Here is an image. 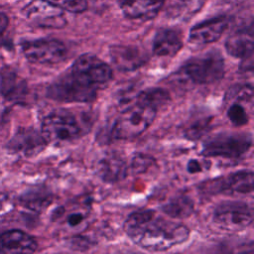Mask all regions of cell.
<instances>
[{
  "label": "cell",
  "instance_id": "ac0fdd59",
  "mask_svg": "<svg viewBox=\"0 0 254 254\" xmlns=\"http://www.w3.org/2000/svg\"><path fill=\"white\" fill-rule=\"evenodd\" d=\"M28 90L25 79L13 70H4L0 75V93L2 97L11 102H22Z\"/></svg>",
  "mask_w": 254,
  "mask_h": 254
},
{
  "label": "cell",
  "instance_id": "30bf717a",
  "mask_svg": "<svg viewBox=\"0 0 254 254\" xmlns=\"http://www.w3.org/2000/svg\"><path fill=\"white\" fill-rule=\"evenodd\" d=\"M47 144L41 132L32 127H20L8 141L6 148L14 154L33 157L42 152Z\"/></svg>",
  "mask_w": 254,
  "mask_h": 254
},
{
  "label": "cell",
  "instance_id": "7c38bea8",
  "mask_svg": "<svg viewBox=\"0 0 254 254\" xmlns=\"http://www.w3.org/2000/svg\"><path fill=\"white\" fill-rule=\"evenodd\" d=\"M110 58L116 68L122 71H132L148 61L147 54L135 46H113L110 48Z\"/></svg>",
  "mask_w": 254,
  "mask_h": 254
},
{
  "label": "cell",
  "instance_id": "5b68a950",
  "mask_svg": "<svg viewBox=\"0 0 254 254\" xmlns=\"http://www.w3.org/2000/svg\"><path fill=\"white\" fill-rule=\"evenodd\" d=\"M252 147V138L247 134L222 133L209 138L202 147L201 155L206 158L238 159Z\"/></svg>",
  "mask_w": 254,
  "mask_h": 254
},
{
  "label": "cell",
  "instance_id": "3957f363",
  "mask_svg": "<svg viewBox=\"0 0 254 254\" xmlns=\"http://www.w3.org/2000/svg\"><path fill=\"white\" fill-rule=\"evenodd\" d=\"M157 110L138 102L127 105L111 125V140H129L138 137L153 123Z\"/></svg>",
  "mask_w": 254,
  "mask_h": 254
},
{
  "label": "cell",
  "instance_id": "5bb4252c",
  "mask_svg": "<svg viewBox=\"0 0 254 254\" xmlns=\"http://www.w3.org/2000/svg\"><path fill=\"white\" fill-rule=\"evenodd\" d=\"M214 192L225 194H248L253 191V173L243 170L230 174L214 183Z\"/></svg>",
  "mask_w": 254,
  "mask_h": 254
},
{
  "label": "cell",
  "instance_id": "277c9868",
  "mask_svg": "<svg viewBox=\"0 0 254 254\" xmlns=\"http://www.w3.org/2000/svg\"><path fill=\"white\" fill-rule=\"evenodd\" d=\"M225 65L222 56L211 51L188 61L177 72L181 78L192 84H209L224 76Z\"/></svg>",
  "mask_w": 254,
  "mask_h": 254
},
{
  "label": "cell",
  "instance_id": "f1b7e54d",
  "mask_svg": "<svg viewBox=\"0 0 254 254\" xmlns=\"http://www.w3.org/2000/svg\"><path fill=\"white\" fill-rule=\"evenodd\" d=\"M8 25H9L8 17L6 16V14L0 12V36L6 31Z\"/></svg>",
  "mask_w": 254,
  "mask_h": 254
},
{
  "label": "cell",
  "instance_id": "484cf974",
  "mask_svg": "<svg viewBox=\"0 0 254 254\" xmlns=\"http://www.w3.org/2000/svg\"><path fill=\"white\" fill-rule=\"evenodd\" d=\"M210 118L208 117H199L195 121L190 123L185 129V135L189 139H197L206 133L209 128Z\"/></svg>",
  "mask_w": 254,
  "mask_h": 254
},
{
  "label": "cell",
  "instance_id": "2e32d148",
  "mask_svg": "<svg viewBox=\"0 0 254 254\" xmlns=\"http://www.w3.org/2000/svg\"><path fill=\"white\" fill-rule=\"evenodd\" d=\"M253 30L252 26L239 29L231 34L225 42V50L228 55L242 61L253 57Z\"/></svg>",
  "mask_w": 254,
  "mask_h": 254
},
{
  "label": "cell",
  "instance_id": "4316f807",
  "mask_svg": "<svg viewBox=\"0 0 254 254\" xmlns=\"http://www.w3.org/2000/svg\"><path fill=\"white\" fill-rule=\"evenodd\" d=\"M62 10L78 14L87 9V0H47Z\"/></svg>",
  "mask_w": 254,
  "mask_h": 254
},
{
  "label": "cell",
  "instance_id": "4fadbf2b",
  "mask_svg": "<svg viewBox=\"0 0 254 254\" xmlns=\"http://www.w3.org/2000/svg\"><path fill=\"white\" fill-rule=\"evenodd\" d=\"M95 171L102 181L117 183L127 176L128 164L120 153L109 152L97 162Z\"/></svg>",
  "mask_w": 254,
  "mask_h": 254
},
{
  "label": "cell",
  "instance_id": "9a60e30c",
  "mask_svg": "<svg viewBox=\"0 0 254 254\" xmlns=\"http://www.w3.org/2000/svg\"><path fill=\"white\" fill-rule=\"evenodd\" d=\"M167 0H118L119 6L129 19L150 20L157 16Z\"/></svg>",
  "mask_w": 254,
  "mask_h": 254
},
{
  "label": "cell",
  "instance_id": "603a6c76",
  "mask_svg": "<svg viewBox=\"0 0 254 254\" xmlns=\"http://www.w3.org/2000/svg\"><path fill=\"white\" fill-rule=\"evenodd\" d=\"M64 214V223L70 231H81L87 226V218L89 210L87 206H73L69 211L64 210L59 213Z\"/></svg>",
  "mask_w": 254,
  "mask_h": 254
},
{
  "label": "cell",
  "instance_id": "8992f818",
  "mask_svg": "<svg viewBox=\"0 0 254 254\" xmlns=\"http://www.w3.org/2000/svg\"><path fill=\"white\" fill-rule=\"evenodd\" d=\"M80 131L76 118L64 110L54 111L42 121L41 133L47 143L71 142L79 137Z\"/></svg>",
  "mask_w": 254,
  "mask_h": 254
},
{
  "label": "cell",
  "instance_id": "ffe728a7",
  "mask_svg": "<svg viewBox=\"0 0 254 254\" xmlns=\"http://www.w3.org/2000/svg\"><path fill=\"white\" fill-rule=\"evenodd\" d=\"M194 209V204L192 199L186 195L180 194L171 198L162 206L163 212L172 218L182 219L189 217Z\"/></svg>",
  "mask_w": 254,
  "mask_h": 254
},
{
  "label": "cell",
  "instance_id": "83f0119b",
  "mask_svg": "<svg viewBox=\"0 0 254 254\" xmlns=\"http://www.w3.org/2000/svg\"><path fill=\"white\" fill-rule=\"evenodd\" d=\"M188 172L190 174H195L202 171V165L197 160H190L188 164Z\"/></svg>",
  "mask_w": 254,
  "mask_h": 254
},
{
  "label": "cell",
  "instance_id": "d4e9b609",
  "mask_svg": "<svg viewBox=\"0 0 254 254\" xmlns=\"http://www.w3.org/2000/svg\"><path fill=\"white\" fill-rule=\"evenodd\" d=\"M156 161L149 155L143 153H136L130 162V170L134 174H144L155 166Z\"/></svg>",
  "mask_w": 254,
  "mask_h": 254
},
{
  "label": "cell",
  "instance_id": "e0dca14e",
  "mask_svg": "<svg viewBox=\"0 0 254 254\" xmlns=\"http://www.w3.org/2000/svg\"><path fill=\"white\" fill-rule=\"evenodd\" d=\"M182 48V36L174 29H160L154 37L153 53L158 57H174Z\"/></svg>",
  "mask_w": 254,
  "mask_h": 254
},
{
  "label": "cell",
  "instance_id": "cb8c5ba5",
  "mask_svg": "<svg viewBox=\"0 0 254 254\" xmlns=\"http://www.w3.org/2000/svg\"><path fill=\"white\" fill-rule=\"evenodd\" d=\"M52 201V195L44 189H36L25 192L21 196V202L32 210H41Z\"/></svg>",
  "mask_w": 254,
  "mask_h": 254
},
{
  "label": "cell",
  "instance_id": "9c48e42d",
  "mask_svg": "<svg viewBox=\"0 0 254 254\" xmlns=\"http://www.w3.org/2000/svg\"><path fill=\"white\" fill-rule=\"evenodd\" d=\"M23 14L32 23L42 28L62 29L66 25L64 10L47 0H32L24 7Z\"/></svg>",
  "mask_w": 254,
  "mask_h": 254
},
{
  "label": "cell",
  "instance_id": "7a4b0ae2",
  "mask_svg": "<svg viewBox=\"0 0 254 254\" xmlns=\"http://www.w3.org/2000/svg\"><path fill=\"white\" fill-rule=\"evenodd\" d=\"M100 88L86 71L72 64L48 87L47 95L60 102L87 103L95 99Z\"/></svg>",
  "mask_w": 254,
  "mask_h": 254
},
{
  "label": "cell",
  "instance_id": "ba28073f",
  "mask_svg": "<svg viewBox=\"0 0 254 254\" xmlns=\"http://www.w3.org/2000/svg\"><path fill=\"white\" fill-rule=\"evenodd\" d=\"M25 58L34 64H57L66 59L64 44L57 39H37L21 44Z\"/></svg>",
  "mask_w": 254,
  "mask_h": 254
},
{
  "label": "cell",
  "instance_id": "8fae6325",
  "mask_svg": "<svg viewBox=\"0 0 254 254\" xmlns=\"http://www.w3.org/2000/svg\"><path fill=\"white\" fill-rule=\"evenodd\" d=\"M229 18L214 17L194 25L189 35V42L193 45H206L217 41L229 25Z\"/></svg>",
  "mask_w": 254,
  "mask_h": 254
},
{
  "label": "cell",
  "instance_id": "6da1fadb",
  "mask_svg": "<svg viewBox=\"0 0 254 254\" xmlns=\"http://www.w3.org/2000/svg\"><path fill=\"white\" fill-rule=\"evenodd\" d=\"M124 230L138 247L150 252L169 250L190 236L186 225L166 219L152 209L131 213L124 223Z\"/></svg>",
  "mask_w": 254,
  "mask_h": 254
},
{
  "label": "cell",
  "instance_id": "44dd1931",
  "mask_svg": "<svg viewBox=\"0 0 254 254\" xmlns=\"http://www.w3.org/2000/svg\"><path fill=\"white\" fill-rule=\"evenodd\" d=\"M135 101L143 105L152 107L158 111L161 107L165 106L170 101V95L163 88H148L137 93Z\"/></svg>",
  "mask_w": 254,
  "mask_h": 254
},
{
  "label": "cell",
  "instance_id": "52a82bcc",
  "mask_svg": "<svg viewBox=\"0 0 254 254\" xmlns=\"http://www.w3.org/2000/svg\"><path fill=\"white\" fill-rule=\"evenodd\" d=\"M213 221L221 229L240 231L253 222L252 208L243 201H224L213 211Z\"/></svg>",
  "mask_w": 254,
  "mask_h": 254
},
{
  "label": "cell",
  "instance_id": "d6986e66",
  "mask_svg": "<svg viewBox=\"0 0 254 254\" xmlns=\"http://www.w3.org/2000/svg\"><path fill=\"white\" fill-rule=\"evenodd\" d=\"M0 246L12 252L32 253L38 248L33 236L20 229H10L0 234Z\"/></svg>",
  "mask_w": 254,
  "mask_h": 254
},
{
  "label": "cell",
  "instance_id": "7402d4cb",
  "mask_svg": "<svg viewBox=\"0 0 254 254\" xmlns=\"http://www.w3.org/2000/svg\"><path fill=\"white\" fill-rule=\"evenodd\" d=\"M228 101L229 103L226 110V115L229 121L237 127L246 125L250 119V111L244 106V104L252 105L253 102L238 98H228Z\"/></svg>",
  "mask_w": 254,
  "mask_h": 254
}]
</instances>
